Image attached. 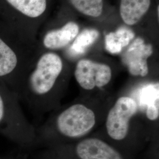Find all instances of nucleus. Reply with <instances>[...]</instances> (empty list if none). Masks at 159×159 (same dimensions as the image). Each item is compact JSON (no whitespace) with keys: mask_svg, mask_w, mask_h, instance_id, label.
<instances>
[{"mask_svg":"<svg viewBox=\"0 0 159 159\" xmlns=\"http://www.w3.org/2000/svg\"><path fill=\"white\" fill-rule=\"evenodd\" d=\"M47 0H0V19L25 38L28 26L46 13Z\"/></svg>","mask_w":159,"mask_h":159,"instance_id":"1","label":"nucleus"},{"mask_svg":"<svg viewBox=\"0 0 159 159\" xmlns=\"http://www.w3.org/2000/svg\"><path fill=\"white\" fill-rule=\"evenodd\" d=\"M24 37L0 19V79L16 77L23 63Z\"/></svg>","mask_w":159,"mask_h":159,"instance_id":"2","label":"nucleus"},{"mask_svg":"<svg viewBox=\"0 0 159 159\" xmlns=\"http://www.w3.org/2000/svg\"><path fill=\"white\" fill-rule=\"evenodd\" d=\"M63 69V62L57 54L48 52L37 61L29 78V84L34 93L42 95L50 91Z\"/></svg>","mask_w":159,"mask_h":159,"instance_id":"3","label":"nucleus"},{"mask_svg":"<svg viewBox=\"0 0 159 159\" xmlns=\"http://www.w3.org/2000/svg\"><path fill=\"white\" fill-rule=\"evenodd\" d=\"M96 117L91 109L80 104H74L58 117L57 127L69 137H79L87 134L95 125Z\"/></svg>","mask_w":159,"mask_h":159,"instance_id":"4","label":"nucleus"},{"mask_svg":"<svg viewBox=\"0 0 159 159\" xmlns=\"http://www.w3.org/2000/svg\"><path fill=\"white\" fill-rule=\"evenodd\" d=\"M136 102L129 97H122L117 100L110 110L106 121L109 136L116 140H121L127 135L129 121L136 113Z\"/></svg>","mask_w":159,"mask_h":159,"instance_id":"5","label":"nucleus"},{"mask_svg":"<svg viewBox=\"0 0 159 159\" xmlns=\"http://www.w3.org/2000/svg\"><path fill=\"white\" fill-rule=\"evenodd\" d=\"M74 75L80 85L90 90L107 85L111 78V70L106 64L83 59L77 64Z\"/></svg>","mask_w":159,"mask_h":159,"instance_id":"6","label":"nucleus"},{"mask_svg":"<svg viewBox=\"0 0 159 159\" xmlns=\"http://www.w3.org/2000/svg\"><path fill=\"white\" fill-rule=\"evenodd\" d=\"M152 54V46L145 44L142 39L137 38L124 53L122 61L131 75L144 77L148 73V58Z\"/></svg>","mask_w":159,"mask_h":159,"instance_id":"7","label":"nucleus"},{"mask_svg":"<svg viewBox=\"0 0 159 159\" xmlns=\"http://www.w3.org/2000/svg\"><path fill=\"white\" fill-rule=\"evenodd\" d=\"M76 153L80 159H123L111 146L94 138L80 142L76 147Z\"/></svg>","mask_w":159,"mask_h":159,"instance_id":"8","label":"nucleus"},{"mask_svg":"<svg viewBox=\"0 0 159 159\" xmlns=\"http://www.w3.org/2000/svg\"><path fill=\"white\" fill-rule=\"evenodd\" d=\"M79 27L76 23L69 22L59 29L51 30L43 39V44L48 50H58L67 46L76 37Z\"/></svg>","mask_w":159,"mask_h":159,"instance_id":"9","label":"nucleus"},{"mask_svg":"<svg viewBox=\"0 0 159 159\" xmlns=\"http://www.w3.org/2000/svg\"><path fill=\"white\" fill-rule=\"evenodd\" d=\"M151 0H121L120 16L125 23L133 25L138 23L148 12Z\"/></svg>","mask_w":159,"mask_h":159,"instance_id":"10","label":"nucleus"},{"mask_svg":"<svg viewBox=\"0 0 159 159\" xmlns=\"http://www.w3.org/2000/svg\"><path fill=\"white\" fill-rule=\"evenodd\" d=\"M159 83L146 85L140 96V104L146 107V116L150 120H156L159 116Z\"/></svg>","mask_w":159,"mask_h":159,"instance_id":"11","label":"nucleus"},{"mask_svg":"<svg viewBox=\"0 0 159 159\" xmlns=\"http://www.w3.org/2000/svg\"><path fill=\"white\" fill-rule=\"evenodd\" d=\"M134 37V32L126 27H121L116 32L107 34L105 37V48L111 54H118L128 46Z\"/></svg>","mask_w":159,"mask_h":159,"instance_id":"12","label":"nucleus"},{"mask_svg":"<svg viewBox=\"0 0 159 159\" xmlns=\"http://www.w3.org/2000/svg\"><path fill=\"white\" fill-rule=\"evenodd\" d=\"M99 37V32L95 29H85L76 37L71 47L75 54H82Z\"/></svg>","mask_w":159,"mask_h":159,"instance_id":"13","label":"nucleus"},{"mask_svg":"<svg viewBox=\"0 0 159 159\" xmlns=\"http://www.w3.org/2000/svg\"><path fill=\"white\" fill-rule=\"evenodd\" d=\"M80 12L92 17H99L103 10V0H70Z\"/></svg>","mask_w":159,"mask_h":159,"instance_id":"14","label":"nucleus"},{"mask_svg":"<svg viewBox=\"0 0 159 159\" xmlns=\"http://www.w3.org/2000/svg\"><path fill=\"white\" fill-rule=\"evenodd\" d=\"M5 114V104L3 98L0 94V123L2 121Z\"/></svg>","mask_w":159,"mask_h":159,"instance_id":"15","label":"nucleus"}]
</instances>
